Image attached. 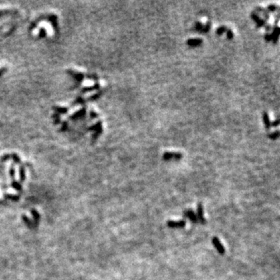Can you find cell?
I'll return each instance as SVG.
<instances>
[{
    "label": "cell",
    "instance_id": "1",
    "mask_svg": "<svg viewBox=\"0 0 280 280\" xmlns=\"http://www.w3.org/2000/svg\"><path fill=\"white\" fill-rule=\"evenodd\" d=\"M212 241H213V244L214 247H216V249L217 250V251H218L220 255H223V254L225 253V248L223 246V244H221V242H220V241H219V239L215 237L213 238Z\"/></svg>",
    "mask_w": 280,
    "mask_h": 280
},
{
    "label": "cell",
    "instance_id": "2",
    "mask_svg": "<svg viewBox=\"0 0 280 280\" xmlns=\"http://www.w3.org/2000/svg\"><path fill=\"white\" fill-rule=\"evenodd\" d=\"M185 222L184 220L180 221H168L167 222V226L170 228H182L185 226Z\"/></svg>",
    "mask_w": 280,
    "mask_h": 280
},
{
    "label": "cell",
    "instance_id": "3",
    "mask_svg": "<svg viewBox=\"0 0 280 280\" xmlns=\"http://www.w3.org/2000/svg\"><path fill=\"white\" fill-rule=\"evenodd\" d=\"M197 211H198V219H199V221L202 224H205V223H206V220L205 219V218H204V215H203V207H202V205L201 204V203H199L198 205V208H197Z\"/></svg>",
    "mask_w": 280,
    "mask_h": 280
},
{
    "label": "cell",
    "instance_id": "4",
    "mask_svg": "<svg viewBox=\"0 0 280 280\" xmlns=\"http://www.w3.org/2000/svg\"><path fill=\"white\" fill-rule=\"evenodd\" d=\"M184 217H188L191 222L197 223L198 218L196 217V215L194 214V213L192 210H188L184 212Z\"/></svg>",
    "mask_w": 280,
    "mask_h": 280
}]
</instances>
